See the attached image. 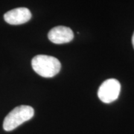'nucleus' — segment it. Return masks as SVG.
<instances>
[{
  "label": "nucleus",
  "mask_w": 134,
  "mask_h": 134,
  "mask_svg": "<svg viewBox=\"0 0 134 134\" xmlns=\"http://www.w3.org/2000/svg\"><path fill=\"white\" fill-rule=\"evenodd\" d=\"M34 72L43 77L55 76L61 69V64L57 58L45 54L35 56L31 60Z\"/></svg>",
  "instance_id": "1"
},
{
  "label": "nucleus",
  "mask_w": 134,
  "mask_h": 134,
  "mask_svg": "<svg viewBox=\"0 0 134 134\" xmlns=\"http://www.w3.org/2000/svg\"><path fill=\"white\" fill-rule=\"evenodd\" d=\"M34 114V110L30 106L16 107L5 117L3 122V128L5 131H11L31 119Z\"/></svg>",
  "instance_id": "2"
},
{
  "label": "nucleus",
  "mask_w": 134,
  "mask_h": 134,
  "mask_svg": "<svg viewBox=\"0 0 134 134\" xmlns=\"http://www.w3.org/2000/svg\"><path fill=\"white\" fill-rule=\"evenodd\" d=\"M120 92L119 81L114 78H110L101 83L98 91V96L102 102L110 104L118 99Z\"/></svg>",
  "instance_id": "3"
},
{
  "label": "nucleus",
  "mask_w": 134,
  "mask_h": 134,
  "mask_svg": "<svg viewBox=\"0 0 134 134\" xmlns=\"http://www.w3.org/2000/svg\"><path fill=\"white\" fill-rule=\"evenodd\" d=\"M31 13L26 8H17L6 12L4 15L5 21L10 25H22L31 19Z\"/></svg>",
  "instance_id": "4"
},
{
  "label": "nucleus",
  "mask_w": 134,
  "mask_h": 134,
  "mask_svg": "<svg viewBox=\"0 0 134 134\" xmlns=\"http://www.w3.org/2000/svg\"><path fill=\"white\" fill-rule=\"evenodd\" d=\"M48 40L55 44H63L71 42L74 39L72 30L66 26H57L49 31Z\"/></svg>",
  "instance_id": "5"
},
{
  "label": "nucleus",
  "mask_w": 134,
  "mask_h": 134,
  "mask_svg": "<svg viewBox=\"0 0 134 134\" xmlns=\"http://www.w3.org/2000/svg\"><path fill=\"white\" fill-rule=\"evenodd\" d=\"M132 44H133V46L134 48V33L133 34V37H132Z\"/></svg>",
  "instance_id": "6"
}]
</instances>
